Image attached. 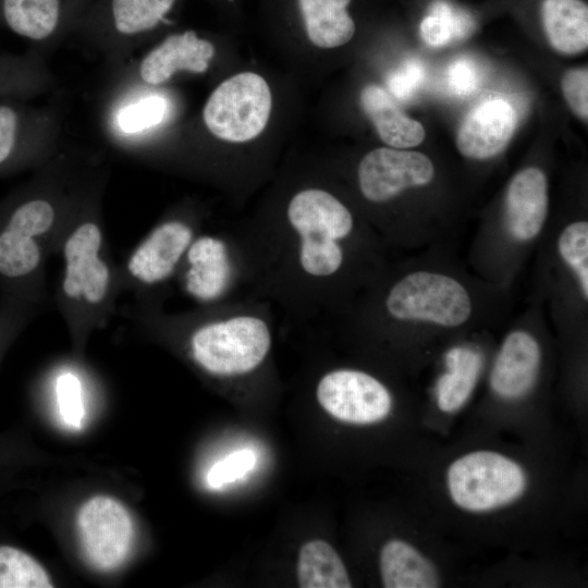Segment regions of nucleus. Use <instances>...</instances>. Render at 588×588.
Listing matches in <instances>:
<instances>
[{
    "label": "nucleus",
    "mask_w": 588,
    "mask_h": 588,
    "mask_svg": "<svg viewBox=\"0 0 588 588\" xmlns=\"http://www.w3.org/2000/svg\"><path fill=\"white\" fill-rule=\"evenodd\" d=\"M354 224L350 209L328 191L308 187L295 193L282 226L252 231L247 242L258 293L298 315L322 311L328 290L345 266L344 243Z\"/></svg>",
    "instance_id": "obj_1"
},
{
    "label": "nucleus",
    "mask_w": 588,
    "mask_h": 588,
    "mask_svg": "<svg viewBox=\"0 0 588 588\" xmlns=\"http://www.w3.org/2000/svg\"><path fill=\"white\" fill-rule=\"evenodd\" d=\"M93 168L56 155L0 199V297L45 307L47 262Z\"/></svg>",
    "instance_id": "obj_2"
},
{
    "label": "nucleus",
    "mask_w": 588,
    "mask_h": 588,
    "mask_svg": "<svg viewBox=\"0 0 588 588\" xmlns=\"http://www.w3.org/2000/svg\"><path fill=\"white\" fill-rule=\"evenodd\" d=\"M108 172L94 167L61 233L54 303L76 343L105 328L122 294L119 266L106 237L102 199Z\"/></svg>",
    "instance_id": "obj_3"
},
{
    "label": "nucleus",
    "mask_w": 588,
    "mask_h": 588,
    "mask_svg": "<svg viewBox=\"0 0 588 588\" xmlns=\"http://www.w3.org/2000/svg\"><path fill=\"white\" fill-rule=\"evenodd\" d=\"M199 226L189 212L171 213L155 223L119 265L122 293H131L136 303L163 304Z\"/></svg>",
    "instance_id": "obj_4"
},
{
    "label": "nucleus",
    "mask_w": 588,
    "mask_h": 588,
    "mask_svg": "<svg viewBox=\"0 0 588 588\" xmlns=\"http://www.w3.org/2000/svg\"><path fill=\"white\" fill-rule=\"evenodd\" d=\"M179 0H94L75 32L108 53L126 52L169 22Z\"/></svg>",
    "instance_id": "obj_5"
},
{
    "label": "nucleus",
    "mask_w": 588,
    "mask_h": 588,
    "mask_svg": "<svg viewBox=\"0 0 588 588\" xmlns=\"http://www.w3.org/2000/svg\"><path fill=\"white\" fill-rule=\"evenodd\" d=\"M271 93L258 74L244 72L223 81L209 96L203 112L208 131L234 143L247 142L266 127Z\"/></svg>",
    "instance_id": "obj_6"
},
{
    "label": "nucleus",
    "mask_w": 588,
    "mask_h": 588,
    "mask_svg": "<svg viewBox=\"0 0 588 588\" xmlns=\"http://www.w3.org/2000/svg\"><path fill=\"white\" fill-rule=\"evenodd\" d=\"M526 477L514 461L479 451L456 460L448 471L453 501L467 511L482 512L505 505L524 491Z\"/></svg>",
    "instance_id": "obj_7"
},
{
    "label": "nucleus",
    "mask_w": 588,
    "mask_h": 588,
    "mask_svg": "<svg viewBox=\"0 0 588 588\" xmlns=\"http://www.w3.org/2000/svg\"><path fill=\"white\" fill-rule=\"evenodd\" d=\"M56 120L25 99L0 98V176L38 170L56 156Z\"/></svg>",
    "instance_id": "obj_8"
},
{
    "label": "nucleus",
    "mask_w": 588,
    "mask_h": 588,
    "mask_svg": "<svg viewBox=\"0 0 588 588\" xmlns=\"http://www.w3.org/2000/svg\"><path fill=\"white\" fill-rule=\"evenodd\" d=\"M385 309L397 320H421L445 327H457L470 316L468 293L453 278L419 271L395 283L387 298Z\"/></svg>",
    "instance_id": "obj_9"
},
{
    "label": "nucleus",
    "mask_w": 588,
    "mask_h": 588,
    "mask_svg": "<svg viewBox=\"0 0 588 588\" xmlns=\"http://www.w3.org/2000/svg\"><path fill=\"white\" fill-rule=\"evenodd\" d=\"M77 534L86 560L101 572L120 567L134 541V524L127 509L117 499L96 495L78 510Z\"/></svg>",
    "instance_id": "obj_10"
},
{
    "label": "nucleus",
    "mask_w": 588,
    "mask_h": 588,
    "mask_svg": "<svg viewBox=\"0 0 588 588\" xmlns=\"http://www.w3.org/2000/svg\"><path fill=\"white\" fill-rule=\"evenodd\" d=\"M316 395L327 413L350 424L377 422L392 406L390 392L379 380L354 369H336L323 375Z\"/></svg>",
    "instance_id": "obj_11"
},
{
    "label": "nucleus",
    "mask_w": 588,
    "mask_h": 588,
    "mask_svg": "<svg viewBox=\"0 0 588 588\" xmlns=\"http://www.w3.org/2000/svg\"><path fill=\"white\" fill-rule=\"evenodd\" d=\"M94 0H0V23L37 47L74 33Z\"/></svg>",
    "instance_id": "obj_12"
},
{
    "label": "nucleus",
    "mask_w": 588,
    "mask_h": 588,
    "mask_svg": "<svg viewBox=\"0 0 588 588\" xmlns=\"http://www.w3.org/2000/svg\"><path fill=\"white\" fill-rule=\"evenodd\" d=\"M434 167L421 152L381 147L359 162L357 179L363 196L371 203H385L408 187L426 185Z\"/></svg>",
    "instance_id": "obj_13"
},
{
    "label": "nucleus",
    "mask_w": 588,
    "mask_h": 588,
    "mask_svg": "<svg viewBox=\"0 0 588 588\" xmlns=\"http://www.w3.org/2000/svg\"><path fill=\"white\" fill-rule=\"evenodd\" d=\"M215 54V46L194 30L168 35L135 66L136 86L156 88L177 72L204 73Z\"/></svg>",
    "instance_id": "obj_14"
},
{
    "label": "nucleus",
    "mask_w": 588,
    "mask_h": 588,
    "mask_svg": "<svg viewBox=\"0 0 588 588\" xmlns=\"http://www.w3.org/2000/svg\"><path fill=\"white\" fill-rule=\"evenodd\" d=\"M516 127V112L502 98L478 105L462 122L456 136L460 152L471 159H487L500 154Z\"/></svg>",
    "instance_id": "obj_15"
},
{
    "label": "nucleus",
    "mask_w": 588,
    "mask_h": 588,
    "mask_svg": "<svg viewBox=\"0 0 588 588\" xmlns=\"http://www.w3.org/2000/svg\"><path fill=\"white\" fill-rule=\"evenodd\" d=\"M170 101L160 91L131 85L113 105L109 126L114 139L132 149L160 127L170 115Z\"/></svg>",
    "instance_id": "obj_16"
},
{
    "label": "nucleus",
    "mask_w": 588,
    "mask_h": 588,
    "mask_svg": "<svg viewBox=\"0 0 588 588\" xmlns=\"http://www.w3.org/2000/svg\"><path fill=\"white\" fill-rule=\"evenodd\" d=\"M226 247L210 235H197L176 278L184 291L201 305L220 302L226 281Z\"/></svg>",
    "instance_id": "obj_17"
},
{
    "label": "nucleus",
    "mask_w": 588,
    "mask_h": 588,
    "mask_svg": "<svg viewBox=\"0 0 588 588\" xmlns=\"http://www.w3.org/2000/svg\"><path fill=\"white\" fill-rule=\"evenodd\" d=\"M540 348L527 332L510 333L497 356L491 371L493 391L504 399H517L526 394L538 375Z\"/></svg>",
    "instance_id": "obj_18"
},
{
    "label": "nucleus",
    "mask_w": 588,
    "mask_h": 588,
    "mask_svg": "<svg viewBox=\"0 0 588 588\" xmlns=\"http://www.w3.org/2000/svg\"><path fill=\"white\" fill-rule=\"evenodd\" d=\"M505 211L514 237L527 241L539 234L548 213V183L540 169L526 168L512 179Z\"/></svg>",
    "instance_id": "obj_19"
},
{
    "label": "nucleus",
    "mask_w": 588,
    "mask_h": 588,
    "mask_svg": "<svg viewBox=\"0 0 588 588\" xmlns=\"http://www.w3.org/2000/svg\"><path fill=\"white\" fill-rule=\"evenodd\" d=\"M360 105L380 138L392 148L414 147L425 139L424 126L406 115L381 87L367 85L360 93Z\"/></svg>",
    "instance_id": "obj_20"
},
{
    "label": "nucleus",
    "mask_w": 588,
    "mask_h": 588,
    "mask_svg": "<svg viewBox=\"0 0 588 588\" xmlns=\"http://www.w3.org/2000/svg\"><path fill=\"white\" fill-rule=\"evenodd\" d=\"M542 23L551 46L559 52L576 54L588 46V7L581 0H544Z\"/></svg>",
    "instance_id": "obj_21"
},
{
    "label": "nucleus",
    "mask_w": 588,
    "mask_h": 588,
    "mask_svg": "<svg viewBox=\"0 0 588 588\" xmlns=\"http://www.w3.org/2000/svg\"><path fill=\"white\" fill-rule=\"evenodd\" d=\"M380 571L385 588H434L436 568L414 547L402 540L388 541L380 553Z\"/></svg>",
    "instance_id": "obj_22"
},
{
    "label": "nucleus",
    "mask_w": 588,
    "mask_h": 588,
    "mask_svg": "<svg viewBox=\"0 0 588 588\" xmlns=\"http://www.w3.org/2000/svg\"><path fill=\"white\" fill-rule=\"evenodd\" d=\"M351 0H298L306 33L321 48H335L348 42L355 24L346 8Z\"/></svg>",
    "instance_id": "obj_23"
},
{
    "label": "nucleus",
    "mask_w": 588,
    "mask_h": 588,
    "mask_svg": "<svg viewBox=\"0 0 588 588\" xmlns=\"http://www.w3.org/2000/svg\"><path fill=\"white\" fill-rule=\"evenodd\" d=\"M448 371L437 383L441 411L454 412L468 400L482 365L481 355L467 347H453L445 354Z\"/></svg>",
    "instance_id": "obj_24"
},
{
    "label": "nucleus",
    "mask_w": 588,
    "mask_h": 588,
    "mask_svg": "<svg viewBox=\"0 0 588 588\" xmlns=\"http://www.w3.org/2000/svg\"><path fill=\"white\" fill-rule=\"evenodd\" d=\"M297 580L302 588L352 587L341 558L323 540H311L301 548L297 562Z\"/></svg>",
    "instance_id": "obj_25"
},
{
    "label": "nucleus",
    "mask_w": 588,
    "mask_h": 588,
    "mask_svg": "<svg viewBox=\"0 0 588 588\" xmlns=\"http://www.w3.org/2000/svg\"><path fill=\"white\" fill-rule=\"evenodd\" d=\"M47 85V72L39 56H0V98L28 99Z\"/></svg>",
    "instance_id": "obj_26"
},
{
    "label": "nucleus",
    "mask_w": 588,
    "mask_h": 588,
    "mask_svg": "<svg viewBox=\"0 0 588 588\" xmlns=\"http://www.w3.org/2000/svg\"><path fill=\"white\" fill-rule=\"evenodd\" d=\"M474 29L471 19L444 1H437L430 14L420 23L419 32L424 41L431 47H442L453 40H461Z\"/></svg>",
    "instance_id": "obj_27"
},
{
    "label": "nucleus",
    "mask_w": 588,
    "mask_h": 588,
    "mask_svg": "<svg viewBox=\"0 0 588 588\" xmlns=\"http://www.w3.org/2000/svg\"><path fill=\"white\" fill-rule=\"evenodd\" d=\"M51 579L32 555L7 544L0 546V588H49Z\"/></svg>",
    "instance_id": "obj_28"
},
{
    "label": "nucleus",
    "mask_w": 588,
    "mask_h": 588,
    "mask_svg": "<svg viewBox=\"0 0 588 588\" xmlns=\"http://www.w3.org/2000/svg\"><path fill=\"white\" fill-rule=\"evenodd\" d=\"M53 392L59 414L64 424L79 429L85 417L84 384L71 368L60 369L53 379Z\"/></svg>",
    "instance_id": "obj_29"
},
{
    "label": "nucleus",
    "mask_w": 588,
    "mask_h": 588,
    "mask_svg": "<svg viewBox=\"0 0 588 588\" xmlns=\"http://www.w3.org/2000/svg\"><path fill=\"white\" fill-rule=\"evenodd\" d=\"M561 256L577 273L585 298L588 297V223L569 224L558 242Z\"/></svg>",
    "instance_id": "obj_30"
},
{
    "label": "nucleus",
    "mask_w": 588,
    "mask_h": 588,
    "mask_svg": "<svg viewBox=\"0 0 588 588\" xmlns=\"http://www.w3.org/2000/svg\"><path fill=\"white\" fill-rule=\"evenodd\" d=\"M44 307L0 297V351L15 338Z\"/></svg>",
    "instance_id": "obj_31"
},
{
    "label": "nucleus",
    "mask_w": 588,
    "mask_h": 588,
    "mask_svg": "<svg viewBox=\"0 0 588 588\" xmlns=\"http://www.w3.org/2000/svg\"><path fill=\"white\" fill-rule=\"evenodd\" d=\"M256 463L250 450H240L220 460L209 469L207 483L212 489L233 482L249 471Z\"/></svg>",
    "instance_id": "obj_32"
},
{
    "label": "nucleus",
    "mask_w": 588,
    "mask_h": 588,
    "mask_svg": "<svg viewBox=\"0 0 588 588\" xmlns=\"http://www.w3.org/2000/svg\"><path fill=\"white\" fill-rule=\"evenodd\" d=\"M424 79V65L411 59L389 75L387 85L395 98L406 101L418 90Z\"/></svg>",
    "instance_id": "obj_33"
},
{
    "label": "nucleus",
    "mask_w": 588,
    "mask_h": 588,
    "mask_svg": "<svg viewBox=\"0 0 588 588\" xmlns=\"http://www.w3.org/2000/svg\"><path fill=\"white\" fill-rule=\"evenodd\" d=\"M563 95L571 109L580 119L588 117V71L587 68L565 72L561 81Z\"/></svg>",
    "instance_id": "obj_34"
},
{
    "label": "nucleus",
    "mask_w": 588,
    "mask_h": 588,
    "mask_svg": "<svg viewBox=\"0 0 588 588\" xmlns=\"http://www.w3.org/2000/svg\"><path fill=\"white\" fill-rule=\"evenodd\" d=\"M446 81L453 94L469 95L479 86V69L469 58H458L449 65Z\"/></svg>",
    "instance_id": "obj_35"
}]
</instances>
